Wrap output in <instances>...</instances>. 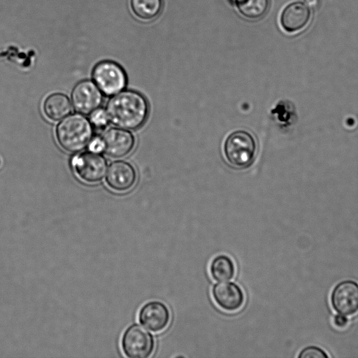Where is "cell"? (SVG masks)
<instances>
[{
    "label": "cell",
    "mask_w": 358,
    "mask_h": 358,
    "mask_svg": "<svg viewBox=\"0 0 358 358\" xmlns=\"http://www.w3.org/2000/svg\"><path fill=\"white\" fill-rule=\"evenodd\" d=\"M55 135L59 145L64 150L77 152L90 143L92 127L86 117L80 114H73L58 124Z\"/></svg>",
    "instance_id": "obj_2"
},
{
    "label": "cell",
    "mask_w": 358,
    "mask_h": 358,
    "mask_svg": "<svg viewBox=\"0 0 358 358\" xmlns=\"http://www.w3.org/2000/svg\"><path fill=\"white\" fill-rule=\"evenodd\" d=\"M103 143L100 137L94 138L89 144V150L95 153L103 152Z\"/></svg>",
    "instance_id": "obj_20"
},
{
    "label": "cell",
    "mask_w": 358,
    "mask_h": 358,
    "mask_svg": "<svg viewBox=\"0 0 358 358\" xmlns=\"http://www.w3.org/2000/svg\"><path fill=\"white\" fill-rule=\"evenodd\" d=\"M334 309L339 314L351 315L358 312V284L346 280L338 283L331 295Z\"/></svg>",
    "instance_id": "obj_7"
},
{
    "label": "cell",
    "mask_w": 358,
    "mask_h": 358,
    "mask_svg": "<svg viewBox=\"0 0 358 358\" xmlns=\"http://www.w3.org/2000/svg\"><path fill=\"white\" fill-rule=\"evenodd\" d=\"M148 110V102L141 94L125 90L110 99L106 112L108 120L115 126L126 129H136L145 122Z\"/></svg>",
    "instance_id": "obj_1"
},
{
    "label": "cell",
    "mask_w": 358,
    "mask_h": 358,
    "mask_svg": "<svg viewBox=\"0 0 358 358\" xmlns=\"http://www.w3.org/2000/svg\"><path fill=\"white\" fill-rule=\"evenodd\" d=\"M171 320L169 308L159 301L144 304L138 313L139 322L152 332H160L168 326Z\"/></svg>",
    "instance_id": "obj_11"
},
{
    "label": "cell",
    "mask_w": 358,
    "mask_h": 358,
    "mask_svg": "<svg viewBox=\"0 0 358 358\" xmlns=\"http://www.w3.org/2000/svg\"><path fill=\"white\" fill-rule=\"evenodd\" d=\"M348 322V320L344 315L338 313V315H336L334 317V323L335 326L337 327H345L347 325Z\"/></svg>",
    "instance_id": "obj_21"
},
{
    "label": "cell",
    "mask_w": 358,
    "mask_h": 358,
    "mask_svg": "<svg viewBox=\"0 0 358 358\" xmlns=\"http://www.w3.org/2000/svg\"><path fill=\"white\" fill-rule=\"evenodd\" d=\"M71 101L74 108L78 113L87 115L99 107L102 101V94L92 81L82 80L73 87Z\"/></svg>",
    "instance_id": "obj_8"
},
{
    "label": "cell",
    "mask_w": 358,
    "mask_h": 358,
    "mask_svg": "<svg viewBox=\"0 0 358 358\" xmlns=\"http://www.w3.org/2000/svg\"><path fill=\"white\" fill-rule=\"evenodd\" d=\"M212 296L215 303L222 310L234 312L244 304L245 294L241 287L233 282H218L212 288Z\"/></svg>",
    "instance_id": "obj_10"
},
{
    "label": "cell",
    "mask_w": 358,
    "mask_h": 358,
    "mask_svg": "<svg viewBox=\"0 0 358 358\" xmlns=\"http://www.w3.org/2000/svg\"><path fill=\"white\" fill-rule=\"evenodd\" d=\"M92 78L99 90L106 95L119 92L127 83V76L122 67L110 60L98 63L93 69Z\"/></svg>",
    "instance_id": "obj_4"
},
{
    "label": "cell",
    "mask_w": 358,
    "mask_h": 358,
    "mask_svg": "<svg viewBox=\"0 0 358 358\" xmlns=\"http://www.w3.org/2000/svg\"><path fill=\"white\" fill-rule=\"evenodd\" d=\"M131 7L136 17L142 20H151L161 12L162 0H131Z\"/></svg>",
    "instance_id": "obj_16"
},
{
    "label": "cell",
    "mask_w": 358,
    "mask_h": 358,
    "mask_svg": "<svg viewBox=\"0 0 358 358\" xmlns=\"http://www.w3.org/2000/svg\"><path fill=\"white\" fill-rule=\"evenodd\" d=\"M122 349L124 355L130 358H146L155 349L153 336L145 328L137 324L129 326L124 332Z\"/></svg>",
    "instance_id": "obj_5"
},
{
    "label": "cell",
    "mask_w": 358,
    "mask_h": 358,
    "mask_svg": "<svg viewBox=\"0 0 358 358\" xmlns=\"http://www.w3.org/2000/svg\"><path fill=\"white\" fill-rule=\"evenodd\" d=\"M257 145L254 137L244 130L231 132L223 146L224 157L228 164L236 169L249 166L256 155Z\"/></svg>",
    "instance_id": "obj_3"
},
{
    "label": "cell",
    "mask_w": 358,
    "mask_h": 358,
    "mask_svg": "<svg viewBox=\"0 0 358 358\" xmlns=\"http://www.w3.org/2000/svg\"><path fill=\"white\" fill-rule=\"evenodd\" d=\"M103 143V152L113 158L127 155L134 146V138L127 131L110 128L103 132L100 137Z\"/></svg>",
    "instance_id": "obj_9"
},
{
    "label": "cell",
    "mask_w": 358,
    "mask_h": 358,
    "mask_svg": "<svg viewBox=\"0 0 358 358\" xmlns=\"http://www.w3.org/2000/svg\"><path fill=\"white\" fill-rule=\"evenodd\" d=\"M299 358H328L329 355L322 348L310 345L303 348L298 355Z\"/></svg>",
    "instance_id": "obj_18"
},
{
    "label": "cell",
    "mask_w": 358,
    "mask_h": 358,
    "mask_svg": "<svg viewBox=\"0 0 358 358\" xmlns=\"http://www.w3.org/2000/svg\"><path fill=\"white\" fill-rule=\"evenodd\" d=\"M305 4L308 8L315 9L320 4V0H305Z\"/></svg>",
    "instance_id": "obj_22"
},
{
    "label": "cell",
    "mask_w": 358,
    "mask_h": 358,
    "mask_svg": "<svg viewBox=\"0 0 358 358\" xmlns=\"http://www.w3.org/2000/svg\"><path fill=\"white\" fill-rule=\"evenodd\" d=\"M43 108L48 119L57 121L70 113L71 105L66 95L62 93H54L45 99Z\"/></svg>",
    "instance_id": "obj_14"
},
{
    "label": "cell",
    "mask_w": 358,
    "mask_h": 358,
    "mask_svg": "<svg viewBox=\"0 0 358 358\" xmlns=\"http://www.w3.org/2000/svg\"><path fill=\"white\" fill-rule=\"evenodd\" d=\"M310 14V10L306 4L301 2L292 3L282 13L281 25L288 32L299 31L307 24Z\"/></svg>",
    "instance_id": "obj_13"
},
{
    "label": "cell",
    "mask_w": 358,
    "mask_h": 358,
    "mask_svg": "<svg viewBox=\"0 0 358 358\" xmlns=\"http://www.w3.org/2000/svg\"><path fill=\"white\" fill-rule=\"evenodd\" d=\"M90 121L97 128H102L106 126L108 118L106 112L103 109H96L91 113Z\"/></svg>",
    "instance_id": "obj_19"
},
{
    "label": "cell",
    "mask_w": 358,
    "mask_h": 358,
    "mask_svg": "<svg viewBox=\"0 0 358 358\" xmlns=\"http://www.w3.org/2000/svg\"><path fill=\"white\" fill-rule=\"evenodd\" d=\"M209 271L213 280L219 282L228 281L234 278L236 266L230 257L223 254L218 255L212 259Z\"/></svg>",
    "instance_id": "obj_15"
},
{
    "label": "cell",
    "mask_w": 358,
    "mask_h": 358,
    "mask_svg": "<svg viewBox=\"0 0 358 358\" xmlns=\"http://www.w3.org/2000/svg\"><path fill=\"white\" fill-rule=\"evenodd\" d=\"M136 180V173L130 164L124 161H117L109 166L106 182L113 190L127 191L134 185Z\"/></svg>",
    "instance_id": "obj_12"
},
{
    "label": "cell",
    "mask_w": 358,
    "mask_h": 358,
    "mask_svg": "<svg viewBox=\"0 0 358 358\" xmlns=\"http://www.w3.org/2000/svg\"><path fill=\"white\" fill-rule=\"evenodd\" d=\"M71 164L77 176L83 182L91 184L101 180L107 169L105 158L92 152H85L75 156Z\"/></svg>",
    "instance_id": "obj_6"
},
{
    "label": "cell",
    "mask_w": 358,
    "mask_h": 358,
    "mask_svg": "<svg viewBox=\"0 0 358 358\" xmlns=\"http://www.w3.org/2000/svg\"><path fill=\"white\" fill-rule=\"evenodd\" d=\"M238 11L246 18L256 20L268 10L269 0H235Z\"/></svg>",
    "instance_id": "obj_17"
}]
</instances>
